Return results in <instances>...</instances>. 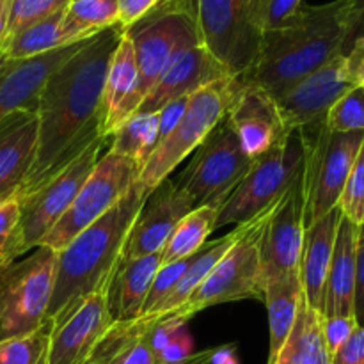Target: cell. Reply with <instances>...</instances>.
Wrapping results in <instances>:
<instances>
[{
  "label": "cell",
  "mask_w": 364,
  "mask_h": 364,
  "mask_svg": "<svg viewBox=\"0 0 364 364\" xmlns=\"http://www.w3.org/2000/svg\"><path fill=\"white\" fill-rule=\"evenodd\" d=\"M121 25L89 38L45 82L38 102V144L18 199L66 169L103 134V87L123 38Z\"/></svg>",
  "instance_id": "obj_1"
},
{
  "label": "cell",
  "mask_w": 364,
  "mask_h": 364,
  "mask_svg": "<svg viewBox=\"0 0 364 364\" xmlns=\"http://www.w3.org/2000/svg\"><path fill=\"white\" fill-rule=\"evenodd\" d=\"M354 32V0L302 6L290 23L262 36L255 64L237 80L277 98L327 60L347 53Z\"/></svg>",
  "instance_id": "obj_2"
},
{
  "label": "cell",
  "mask_w": 364,
  "mask_h": 364,
  "mask_svg": "<svg viewBox=\"0 0 364 364\" xmlns=\"http://www.w3.org/2000/svg\"><path fill=\"white\" fill-rule=\"evenodd\" d=\"M148 196L137 181L114 208L57 252L46 326L59 322L91 295L105 291Z\"/></svg>",
  "instance_id": "obj_3"
},
{
  "label": "cell",
  "mask_w": 364,
  "mask_h": 364,
  "mask_svg": "<svg viewBox=\"0 0 364 364\" xmlns=\"http://www.w3.org/2000/svg\"><path fill=\"white\" fill-rule=\"evenodd\" d=\"M109 137H100L48 183L20 199V223L7 240L2 265L7 267L39 247L43 238L66 213L102 156Z\"/></svg>",
  "instance_id": "obj_4"
},
{
  "label": "cell",
  "mask_w": 364,
  "mask_h": 364,
  "mask_svg": "<svg viewBox=\"0 0 364 364\" xmlns=\"http://www.w3.org/2000/svg\"><path fill=\"white\" fill-rule=\"evenodd\" d=\"M299 132L304 144V224L309 226L340 203L364 132H333L323 121Z\"/></svg>",
  "instance_id": "obj_5"
},
{
  "label": "cell",
  "mask_w": 364,
  "mask_h": 364,
  "mask_svg": "<svg viewBox=\"0 0 364 364\" xmlns=\"http://www.w3.org/2000/svg\"><path fill=\"white\" fill-rule=\"evenodd\" d=\"M270 210L272 208L249 223L242 224L237 242L228 249V252L217 262L212 272L192 291L187 302L176 313H173V316L188 322L196 313L210 306L244 301V299L262 301V237Z\"/></svg>",
  "instance_id": "obj_6"
},
{
  "label": "cell",
  "mask_w": 364,
  "mask_h": 364,
  "mask_svg": "<svg viewBox=\"0 0 364 364\" xmlns=\"http://www.w3.org/2000/svg\"><path fill=\"white\" fill-rule=\"evenodd\" d=\"M233 80L235 78H226L213 82L188 96L178 123L156 144L139 174V185L148 194L167 180L181 160L194 153L210 132L226 117L233 96Z\"/></svg>",
  "instance_id": "obj_7"
},
{
  "label": "cell",
  "mask_w": 364,
  "mask_h": 364,
  "mask_svg": "<svg viewBox=\"0 0 364 364\" xmlns=\"http://www.w3.org/2000/svg\"><path fill=\"white\" fill-rule=\"evenodd\" d=\"M304 171V144L301 132L255 160L249 173L223 203L217 215V228L240 226L272 208Z\"/></svg>",
  "instance_id": "obj_8"
},
{
  "label": "cell",
  "mask_w": 364,
  "mask_h": 364,
  "mask_svg": "<svg viewBox=\"0 0 364 364\" xmlns=\"http://www.w3.org/2000/svg\"><path fill=\"white\" fill-rule=\"evenodd\" d=\"M57 252L36 247L0 269V340L31 334L46 326Z\"/></svg>",
  "instance_id": "obj_9"
},
{
  "label": "cell",
  "mask_w": 364,
  "mask_h": 364,
  "mask_svg": "<svg viewBox=\"0 0 364 364\" xmlns=\"http://www.w3.org/2000/svg\"><path fill=\"white\" fill-rule=\"evenodd\" d=\"M188 16L199 43L231 78L251 70L262 43V32L252 23L251 0H191Z\"/></svg>",
  "instance_id": "obj_10"
},
{
  "label": "cell",
  "mask_w": 364,
  "mask_h": 364,
  "mask_svg": "<svg viewBox=\"0 0 364 364\" xmlns=\"http://www.w3.org/2000/svg\"><path fill=\"white\" fill-rule=\"evenodd\" d=\"M255 160L245 155L228 114L194 151L174 183L196 206L220 205L249 173Z\"/></svg>",
  "instance_id": "obj_11"
},
{
  "label": "cell",
  "mask_w": 364,
  "mask_h": 364,
  "mask_svg": "<svg viewBox=\"0 0 364 364\" xmlns=\"http://www.w3.org/2000/svg\"><path fill=\"white\" fill-rule=\"evenodd\" d=\"M139 174L141 169L134 160L109 149L100 156L70 208L39 245L53 252L63 251L78 233L102 219L130 192L139 181Z\"/></svg>",
  "instance_id": "obj_12"
},
{
  "label": "cell",
  "mask_w": 364,
  "mask_h": 364,
  "mask_svg": "<svg viewBox=\"0 0 364 364\" xmlns=\"http://www.w3.org/2000/svg\"><path fill=\"white\" fill-rule=\"evenodd\" d=\"M134 46L135 63L141 77V91L146 98L156 84L174 53L187 43L198 41L192 18L183 11L155 9L124 31Z\"/></svg>",
  "instance_id": "obj_13"
},
{
  "label": "cell",
  "mask_w": 364,
  "mask_h": 364,
  "mask_svg": "<svg viewBox=\"0 0 364 364\" xmlns=\"http://www.w3.org/2000/svg\"><path fill=\"white\" fill-rule=\"evenodd\" d=\"M352 87L347 53H340L274 98V102L284 127L295 132L322 123L331 107Z\"/></svg>",
  "instance_id": "obj_14"
},
{
  "label": "cell",
  "mask_w": 364,
  "mask_h": 364,
  "mask_svg": "<svg viewBox=\"0 0 364 364\" xmlns=\"http://www.w3.org/2000/svg\"><path fill=\"white\" fill-rule=\"evenodd\" d=\"M304 231V187L301 174L290 191L272 206L267 219L262 237L263 283L299 274Z\"/></svg>",
  "instance_id": "obj_15"
},
{
  "label": "cell",
  "mask_w": 364,
  "mask_h": 364,
  "mask_svg": "<svg viewBox=\"0 0 364 364\" xmlns=\"http://www.w3.org/2000/svg\"><path fill=\"white\" fill-rule=\"evenodd\" d=\"M112 326L105 291L91 295L50 326L48 343L39 364H87Z\"/></svg>",
  "instance_id": "obj_16"
},
{
  "label": "cell",
  "mask_w": 364,
  "mask_h": 364,
  "mask_svg": "<svg viewBox=\"0 0 364 364\" xmlns=\"http://www.w3.org/2000/svg\"><path fill=\"white\" fill-rule=\"evenodd\" d=\"M228 119L233 124L242 148L251 160H258L294 134L284 127L276 102L269 92L237 78L233 80Z\"/></svg>",
  "instance_id": "obj_17"
},
{
  "label": "cell",
  "mask_w": 364,
  "mask_h": 364,
  "mask_svg": "<svg viewBox=\"0 0 364 364\" xmlns=\"http://www.w3.org/2000/svg\"><path fill=\"white\" fill-rule=\"evenodd\" d=\"M231 78L223 66L198 41L181 46L167 64L162 77L146 95L135 114H153L174 100L187 98L192 92Z\"/></svg>",
  "instance_id": "obj_18"
},
{
  "label": "cell",
  "mask_w": 364,
  "mask_h": 364,
  "mask_svg": "<svg viewBox=\"0 0 364 364\" xmlns=\"http://www.w3.org/2000/svg\"><path fill=\"white\" fill-rule=\"evenodd\" d=\"M85 41L87 39L28 59L0 60V123L16 112H38L45 82Z\"/></svg>",
  "instance_id": "obj_19"
},
{
  "label": "cell",
  "mask_w": 364,
  "mask_h": 364,
  "mask_svg": "<svg viewBox=\"0 0 364 364\" xmlns=\"http://www.w3.org/2000/svg\"><path fill=\"white\" fill-rule=\"evenodd\" d=\"M194 205L173 180H164L146 198L124 244L123 258L162 252L174 228Z\"/></svg>",
  "instance_id": "obj_20"
},
{
  "label": "cell",
  "mask_w": 364,
  "mask_h": 364,
  "mask_svg": "<svg viewBox=\"0 0 364 364\" xmlns=\"http://www.w3.org/2000/svg\"><path fill=\"white\" fill-rule=\"evenodd\" d=\"M160 267L162 252L121 258L105 288L107 309L114 323L134 322L142 315Z\"/></svg>",
  "instance_id": "obj_21"
},
{
  "label": "cell",
  "mask_w": 364,
  "mask_h": 364,
  "mask_svg": "<svg viewBox=\"0 0 364 364\" xmlns=\"http://www.w3.org/2000/svg\"><path fill=\"white\" fill-rule=\"evenodd\" d=\"M144 96L130 38L123 34L105 77L103 87V134L110 135L137 112Z\"/></svg>",
  "instance_id": "obj_22"
},
{
  "label": "cell",
  "mask_w": 364,
  "mask_h": 364,
  "mask_svg": "<svg viewBox=\"0 0 364 364\" xmlns=\"http://www.w3.org/2000/svg\"><path fill=\"white\" fill-rule=\"evenodd\" d=\"M341 210H331L322 219L306 226L304 245H302L299 277L302 284V295L313 309L322 313L323 291H326L327 274L333 259L334 242H336L338 224L341 220Z\"/></svg>",
  "instance_id": "obj_23"
},
{
  "label": "cell",
  "mask_w": 364,
  "mask_h": 364,
  "mask_svg": "<svg viewBox=\"0 0 364 364\" xmlns=\"http://www.w3.org/2000/svg\"><path fill=\"white\" fill-rule=\"evenodd\" d=\"M38 144V114L16 112L0 123V201L23 183Z\"/></svg>",
  "instance_id": "obj_24"
},
{
  "label": "cell",
  "mask_w": 364,
  "mask_h": 364,
  "mask_svg": "<svg viewBox=\"0 0 364 364\" xmlns=\"http://www.w3.org/2000/svg\"><path fill=\"white\" fill-rule=\"evenodd\" d=\"M359 226L341 215L323 291L322 316H354Z\"/></svg>",
  "instance_id": "obj_25"
},
{
  "label": "cell",
  "mask_w": 364,
  "mask_h": 364,
  "mask_svg": "<svg viewBox=\"0 0 364 364\" xmlns=\"http://www.w3.org/2000/svg\"><path fill=\"white\" fill-rule=\"evenodd\" d=\"M242 231L240 226H235L230 233H226L224 237L217 238V240L206 242L194 256H192L191 263H188L187 270L183 272V276L180 277L176 284L171 288L169 294L148 313V315L141 316L137 320H146V322H155V320L164 318V316H169L173 313H176L181 306L187 302V299L191 297L192 291L203 283L206 276L212 272L213 267L217 265L220 258L228 252V249L237 242L238 235Z\"/></svg>",
  "instance_id": "obj_26"
},
{
  "label": "cell",
  "mask_w": 364,
  "mask_h": 364,
  "mask_svg": "<svg viewBox=\"0 0 364 364\" xmlns=\"http://www.w3.org/2000/svg\"><path fill=\"white\" fill-rule=\"evenodd\" d=\"M146 320L114 323L87 364H159Z\"/></svg>",
  "instance_id": "obj_27"
},
{
  "label": "cell",
  "mask_w": 364,
  "mask_h": 364,
  "mask_svg": "<svg viewBox=\"0 0 364 364\" xmlns=\"http://www.w3.org/2000/svg\"><path fill=\"white\" fill-rule=\"evenodd\" d=\"M301 299L302 284L299 274L284 277V279H274L263 283L262 301L267 306L270 329V348L267 363L272 361L277 352L287 343L288 336L294 329L295 318H297Z\"/></svg>",
  "instance_id": "obj_28"
},
{
  "label": "cell",
  "mask_w": 364,
  "mask_h": 364,
  "mask_svg": "<svg viewBox=\"0 0 364 364\" xmlns=\"http://www.w3.org/2000/svg\"><path fill=\"white\" fill-rule=\"evenodd\" d=\"M267 364H331V355L323 343L322 313L313 309L304 295L287 343Z\"/></svg>",
  "instance_id": "obj_29"
},
{
  "label": "cell",
  "mask_w": 364,
  "mask_h": 364,
  "mask_svg": "<svg viewBox=\"0 0 364 364\" xmlns=\"http://www.w3.org/2000/svg\"><path fill=\"white\" fill-rule=\"evenodd\" d=\"M220 205L196 206L174 228L162 251V265L180 262L196 255L206 244L213 230H217V215Z\"/></svg>",
  "instance_id": "obj_30"
},
{
  "label": "cell",
  "mask_w": 364,
  "mask_h": 364,
  "mask_svg": "<svg viewBox=\"0 0 364 364\" xmlns=\"http://www.w3.org/2000/svg\"><path fill=\"white\" fill-rule=\"evenodd\" d=\"M119 25L117 0H71L64 9L63 34L68 45Z\"/></svg>",
  "instance_id": "obj_31"
},
{
  "label": "cell",
  "mask_w": 364,
  "mask_h": 364,
  "mask_svg": "<svg viewBox=\"0 0 364 364\" xmlns=\"http://www.w3.org/2000/svg\"><path fill=\"white\" fill-rule=\"evenodd\" d=\"M160 141L159 112L134 114L110 135V151L128 156L139 166L144 167L149 155Z\"/></svg>",
  "instance_id": "obj_32"
},
{
  "label": "cell",
  "mask_w": 364,
  "mask_h": 364,
  "mask_svg": "<svg viewBox=\"0 0 364 364\" xmlns=\"http://www.w3.org/2000/svg\"><path fill=\"white\" fill-rule=\"evenodd\" d=\"M70 2L71 0H9L6 27L0 43L9 39L16 32L66 9Z\"/></svg>",
  "instance_id": "obj_33"
},
{
  "label": "cell",
  "mask_w": 364,
  "mask_h": 364,
  "mask_svg": "<svg viewBox=\"0 0 364 364\" xmlns=\"http://www.w3.org/2000/svg\"><path fill=\"white\" fill-rule=\"evenodd\" d=\"M50 326L31 334L0 340V364H39L48 343Z\"/></svg>",
  "instance_id": "obj_34"
},
{
  "label": "cell",
  "mask_w": 364,
  "mask_h": 364,
  "mask_svg": "<svg viewBox=\"0 0 364 364\" xmlns=\"http://www.w3.org/2000/svg\"><path fill=\"white\" fill-rule=\"evenodd\" d=\"M323 123L333 132H364V89H348L331 107Z\"/></svg>",
  "instance_id": "obj_35"
},
{
  "label": "cell",
  "mask_w": 364,
  "mask_h": 364,
  "mask_svg": "<svg viewBox=\"0 0 364 364\" xmlns=\"http://www.w3.org/2000/svg\"><path fill=\"white\" fill-rule=\"evenodd\" d=\"M302 6L304 0H251L252 23L262 36L277 31L290 23Z\"/></svg>",
  "instance_id": "obj_36"
},
{
  "label": "cell",
  "mask_w": 364,
  "mask_h": 364,
  "mask_svg": "<svg viewBox=\"0 0 364 364\" xmlns=\"http://www.w3.org/2000/svg\"><path fill=\"white\" fill-rule=\"evenodd\" d=\"M338 208L341 210L343 217L361 226L364 217V141L352 164Z\"/></svg>",
  "instance_id": "obj_37"
},
{
  "label": "cell",
  "mask_w": 364,
  "mask_h": 364,
  "mask_svg": "<svg viewBox=\"0 0 364 364\" xmlns=\"http://www.w3.org/2000/svg\"><path fill=\"white\" fill-rule=\"evenodd\" d=\"M358 327L354 316H322V334L327 352L333 358Z\"/></svg>",
  "instance_id": "obj_38"
},
{
  "label": "cell",
  "mask_w": 364,
  "mask_h": 364,
  "mask_svg": "<svg viewBox=\"0 0 364 364\" xmlns=\"http://www.w3.org/2000/svg\"><path fill=\"white\" fill-rule=\"evenodd\" d=\"M194 354V341L188 334L187 326L176 331L167 347L164 348L162 354L159 355V364H178L188 359Z\"/></svg>",
  "instance_id": "obj_39"
},
{
  "label": "cell",
  "mask_w": 364,
  "mask_h": 364,
  "mask_svg": "<svg viewBox=\"0 0 364 364\" xmlns=\"http://www.w3.org/2000/svg\"><path fill=\"white\" fill-rule=\"evenodd\" d=\"M162 0H117V9H119V25L123 31H128L130 27H134L135 23H139L141 20H144L151 11H155V7Z\"/></svg>",
  "instance_id": "obj_40"
},
{
  "label": "cell",
  "mask_w": 364,
  "mask_h": 364,
  "mask_svg": "<svg viewBox=\"0 0 364 364\" xmlns=\"http://www.w3.org/2000/svg\"><path fill=\"white\" fill-rule=\"evenodd\" d=\"M331 364H364V327H355L350 338L331 358Z\"/></svg>",
  "instance_id": "obj_41"
},
{
  "label": "cell",
  "mask_w": 364,
  "mask_h": 364,
  "mask_svg": "<svg viewBox=\"0 0 364 364\" xmlns=\"http://www.w3.org/2000/svg\"><path fill=\"white\" fill-rule=\"evenodd\" d=\"M20 199L18 196L0 201V244H7L20 223Z\"/></svg>",
  "instance_id": "obj_42"
},
{
  "label": "cell",
  "mask_w": 364,
  "mask_h": 364,
  "mask_svg": "<svg viewBox=\"0 0 364 364\" xmlns=\"http://www.w3.org/2000/svg\"><path fill=\"white\" fill-rule=\"evenodd\" d=\"M354 318L359 327H364V233H361V231H359L358 263H355Z\"/></svg>",
  "instance_id": "obj_43"
},
{
  "label": "cell",
  "mask_w": 364,
  "mask_h": 364,
  "mask_svg": "<svg viewBox=\"0 0 364 364\" xmlns=\"http://www.w3.org/2000/svg\"><path fill=\"white\" fill-rule=\"evenodd\" d=\"M187 100H188V96H187V98L174 100V102L167 103L166 107H162V109H160V110H156V112H159L160 141H162V139L166 137V135L169 134L171 130H173L174 124L178 123V119H180L181 114H183L185 105H187Z\"/></svg>",
  "instance_id": "obj_44"
},
{
  "label": "cell",
  "mask_w": 364,
  "mask_h": 364,
  "mask_svg": "<svg viewBox=\"0 0 364 364\" xmlns=\"http://www.w3.org/2000/svg\"><path fill=\"white\" fill-rule=\"evenodd\" d=\"M347 59L352 84L364 89V36L352 43L347 52Z\"/></svg>",
  "instance_id": "obj_45"
},
{
  "label": "cell",
  "mask_w": 364,
  "mask_h": 364,
  "mask_svg": "<svg viewBox=\"0 0 364 364\" xmlns=\"http://www.w3.org/2000/svg\"><path fill=\"white\" fill-rule=\"evenodd\" d=\"M213 355H215V348H206V350L194 352L191 358L178 364H215L213 363Z\"/></svg>",
  "instance_id": "obj_46"
},
{
  "label": "cell",
  "mask_w": 364,
  "mask_h": 364,
  "mask_svg": "<svg viewBox=\"0 0 364 364\" xmlns=\"http://www.w3.org/2000/svg\"><path fill=\"white\" fill-rule=\"evenodd\" d=\"M7 7H9V0H0V38H2L4 27H6Z\"/></svg>",
  "instance_id": "obj_47"
},
{
  "label": "cell",
  "mask_w": 364,
  "mask_h": 364,
  "mask_svg": "<svg viewBox=\"0 0 364 364\" xmlns=\"http://www.w3.org/2000/svg\"><path fill=\"white\" fill-rule=\"evenodd\" d=\"M223 364H238V361H237V359H235V354H231L230 358H228Z\"/></svg>",
  "instance_id": "obj_48"
},
{
  "label": "cell",
  "mask_w": 364,
  "mask_h": 364,
  "mask_svg": "<svg viewBox=\"0 0 364 364\" xmlns=\"http://www.w3.org/2000/svg\"><path fill=\"white\" fill-rule=\"evenodd\" d=\"M4 247H6V244H0V269H4V265H2V255H4Z\"/></svg>",
  "instance_id": "obj_49"
},
{
  "label": "cell",
  "mask_w": 364,
  "mask_h": 364,
  "mask_svg": "<svg viewBox=\"0 0 364 364\" xmlns=\"http://www.w3.org/2000/svg\"><path fill=\"white\" fill-rule=\"evenodd\" d=\"M359 231H361V233H364V217H363V223H361V226H359Z\"/></svg>",
  "instance_id": "obj_50"
}]
</instances>
